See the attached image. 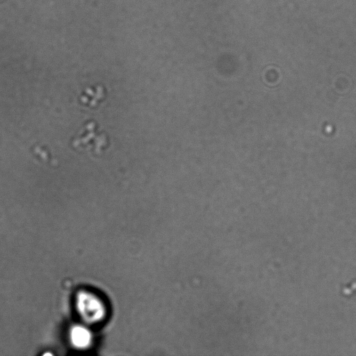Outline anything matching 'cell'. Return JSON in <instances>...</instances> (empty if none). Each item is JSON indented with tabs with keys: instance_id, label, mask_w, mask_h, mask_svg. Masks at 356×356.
Masks as SVG:
<instances>
[{
	"instance_id": "6da1fadb",
	"label": "cell",
	"mask_w": 356,
	"mask_h": 356,
	"mask_svg": "<svg viewBox=\"0 0 356 356\" xmlns=\"http://www.w3.org/2000/svg\"><path fill=\"white\" fill-rule=\"evenodd\" d=\"M76 307L81 319L88 324L100 322L106 314L102 300L96 294L87 291H81L77 293Z\"/></svg>"
},
{
	"instance_id": "7a4b0ae2",
	"label": "cell",
	"mask_w": 356,
	"mask_h": 356,
	"mask_svg": "<svg viewBox=\"0 0 356 356\" xmlns=\"http://www.w3.org/2000/svg\"><path fill=\"white\" fill-rule=\"evenodd\" d=\"M70 338L72 344L79 349L88 348L92 341L90 330L82 325H76L71 328Z\"/></svg>"
}]
</instances>
